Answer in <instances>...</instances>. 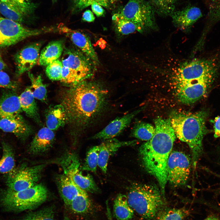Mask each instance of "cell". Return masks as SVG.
I'll use <instances>...</instances> for the list:
<instances>
[{
    "mask_svg": "<svg viewBox=\"0 0 220 220\" xmlns=\"http://www.w3.org/2000/svg\"><path fill=\"white\" fill-rule=\"evenodd\" d=\"M93 204L87 192L83 191L79 194L68 206L74 214L84 215L90 213Z\"/></svg>",
    "mask_w": 220,
    "mask_h": 220,
    "instance_id": "obj_27",
    "label": "cell"
},
{
    "mask_svg": "<svg viewBox=\"0 0 220 220\" xmlns=\"http://www.w3.org/2000/svg\"><path fill=\"white\" fill-rule=\"evenodd\" d=\"M218 74H212L187 83L173 86L177 98L180 102L186 104L196 102L206 94Z\"/></svg>",
    "mask_w": 220,
    "mask_h": 220,
    "instance_id": "obj_11",
    "label": "cell"
},
{
    "mask_svg": "<svg viewBox=\"0 0 220 220\" xmlns=\"http://www.w3.org/2000/svg\"><path fill=\"white\" fill-rule=\"evenodd\" d=\"M45 166L41 164L32 167L22 165L6 174L5 182L8 189L14 192L23 190L36 185Z\"/></svg>",
    "mask_w": 220,
    "mask_h": 220,
    "instance_id": "obj_8",
    "label": "cell"
},
{
    "mask_svg": "<svg viewBox=\"0 0 220 220\" xmlns=\"http://www.w3.org/2000/svg\"><path fill=\"white\" fill-rule=\"evenodd\" d=\"M24 0L25 1H27L28 2H32V0Z\"/></svg>",
    "mask_w": 220,
    "mask_h": 220,
    "instance_id": "obj_47",
    "label": "cell"
},
{
    "mask_svg": "<svg viewBox=\"0 0 220 220\" xmlns=\"http://www.w3.org/2000/svg\"><path fill=\"white\" fill-rule=\"evenodd\" d=\"M46 66V73L49 78L53 81H61L63 67L61 61L57 59Z\"/></svg>",
    "mask_w": 220,
    "mask_h": 220,
    "instance_id": "obj_38",
    "label": "cell"
},
{
    "mask_svg": "<svg viewBox=\"0 0 220 220\" xmlns=\"http://www.w3.org/2000/svg\"><path fill=\"white\" fill-rule=\"evenodd\" d=\"M57 184L60 196L64 203L67 206L79 194L84 191L64 174L58 177Z\"/></svg>",
    "mask_w": 220,
    "mask_h": 220,
    "instance_id": "obj_22",
    "label": "cell"
},
{
    "mask_svg": "<svg viewBox=\"0 0 220 220\" xmlns=\"http://www.w3.org/2000/svg\"><path fill=\"white\" fill-rule=\"evenodd\" d=\"M18 86V83L12 80L7 73L0 71V88L16 91Z\"/></svg>",
    "mask_w": 220,
    "mask_h": 220,
    "instance_id": "obj_39",
    "label": "cell"
},
{
    "mask_svg": "<svg viewBox=\"0 0 220 220\" xmlns=\"http://www.w3.org/2000/svg\"><path fill=\"white\" fill-rule=\"evenodd\" d=\"M0 129L4 132L13 133L22 140L26 138L31 132L30 127L20 114L0 118Z\"/></svg>",
    "mask_w": 220,
    "mask_h": 220,
    "instance_id": "obj_18",
    "label": "cell"
},
{
    "mask_svg": "<svg viewBox=\"0 0 220 220\" xmlns=\"http://www.w3.org/2000/svg\"><path fill=\"white\" fill-rule=\"evenodd\" d=\"M155 127L152 125L143 122H138L134 124L132 129L131 135L138 139L148 141L154 135Z\"/></svg>",
    "mask_w": 220,
    "mask_h": 220,
    "instance_id": "obj_30",
    "label": "cell"
},
{
    "mask_svg": "<svg viewBox=\"0 0 220 220\" xmlns=\"http://www.w3.org/2000/svg\"><path fill=\"white\" fill-rule=\"evenodd\" d=\"M95 19V17L93 13L90 10H86L83 14L82 20L84 21L92 22Z\"/></svg>",
    "mask_w": 220,
    "mask_h": 220,
    "instance_id": "obj_42",
    "label": "cell"
},
{
    "mask_svg": "<svg viewBox=\"0 0 220 220\" xmlns=\"http://www.w3.org/2000/svg\"><path fill=\"white\" fill-rule=\"evenodd\" d=\"M47 191L42 184L26 189L14 192L8 189L0 193V204L7 210L16 212L35 209L44 203Z\"/></svg>",
    "mask_w": 220,
    "mask_h": 220,
    "instance_id": "obj_5",
    "label": "cell"
},
{
    "mask_svg": "<svg viewBox=\"0 0 220 220\" xmlns=\"http://www.w3.org/2000/svg\"><path fill=\"white\" fill-rule=\"evenodd\" d=\"M204 220H220L215 215H211Z\"/></svg>",
    "mask_w": 220,
    "mask_h": 220,
    "instance_id": "obj_45",
    "label": "cell"
},
{
    "mask_svg": "<svg viewBox=\"0 0 220 220\" xmlns=\"http://www.w3.org/2000/svg\"><path fill=\"white\" fill-rule=\"evenodd\" d=\"M22 111L19 96L15 91H3L0 97V118L16 116Z\"/></svg>",
    "mask_w": 220,
    "mask_h": 220,
    "instance_id": "obj_20",
    "label": "cell"
},
{
    "mask_svg": "<svg viewBox=\"0 0 220 220\" xmlns=\"http://www.w3.org/2000/svg\"><path fill=\"white\" fill-rule=\"evenodd\" d=\"M41 46L40 42L32 43L24 47L14 55L15 74L17 77L29 71L38 63Z\"/></svg>",
    "mask_w": 220,
    "mask_h": 220,
    "instance_id": "obj_14",
    "label": "cell"
},
{
    "mask_svg": "<svg viewBox=\"0 0 220 220\" xmlns=\"http://www.w3.org/2000/svg\"><path fill=\"white\" fill-rule=\"evenodd\" d=\"M57 29L59 32L68 37L81 51L95 64L98 63L97 56L88 36L79 31L68 28L62 24L59 25Z\"/></svg>",
    "mask_w": 220,
    "mask_h": 220,
    "instance_id": "obj_16",
    "label": "cell"
},
{
    "mask_svg": "<svg viewBox=\"0 0 220 220\" xmlns=\"http://www.w3.org/2000/svg\"><path fill=\"white\" fill-rule=\"evenodd\" d=\"M116 0H71L73 12H77L96 3L107 9L112 7Z\"/></svg>",
    "mask_w": 220,
    "mask_h": 220,
    "instance_id": "obj_35",
    "label": "cell"
},
{
    "mask_svg": "<svg viewBox=\"0 0 220 220\" xmlns=\"http://www.w3.org/2000/svg\"><path fill=\"white\" fill-rule=\"evenodd\" d=\"M145 106L124 116L117 117L102 130L90 138L91 139L106 140L114 138L122 133L130 123L137 114L143 110Z\"/></svg>",
    "mask_w": 220,
    "mask_h": 220,
    "instance_id": "obj_15",
    "label": "cell"
},
{
    "mask_svg": "<svg viewBox=\"0 0 220 220\" xmlns=\"http://www.w3.org/2000/svg\"><path fill=\"white\" fill-rule=\"evenodd\" d=\"M208 115L207 111L202 110L194 113L176 112L170 118L176 137L186 143L191 150L194 167L203 153V139L208 132L205 122Z\"/></svg>",
    "mask_w": 220,
    "mask_h": 220,
    "instance_id": "obj_3",
    "label": "cell"
},
{
    "mask_svg": "<svg viewBox=\"0 0 220 220\" xmlns=\"http://www.w3.org/2000/svg\"><path fill=\"white\" fill-rule=\"evenodd\" d=\"M136 140L121 141L115 138L105 141L99 145V152L97 165L104 174L107 171L109 159L119 149L122 147L133 146L137 143Z\"/></svg>",
    "mask_w": 220,
    "mask_h": 220,
    "instance_id": "obj_17",
    "label": "cell"
},
{
    "mask_svg": "<svg viewBox=\"0 0 220 220\" xmlns=\"http://www.w3.org/2000/svg\"><path fill=\"white\" fill-rule=\"evenodd\" d=\"M106 214L108 220H114L112 217V214L111 209L109 206L108 201H106Z\"/></svg>",
    "mask_w": 220,
    "mask_h": 220,
    "instance_id": "obj_43",
    "label": "cell"
},
{
    "mask_svg": "<svg viewBox=\"0 0 220 220\" xmlns=\"http://www.w3.org/2000/svg\"><path fill=\"white\" fill-rule=\"evenodd\" d=\"M99 151V145L91 148L86 154L85 162L80 168V170L95 172L98 164Z\"/></svg>",
    "mask_w": 220,
    "mask_h": 220,
    "instance_id": "obj_36",
    "label": "cell"
},
{
    "mask_svg": "<svg viewBox=\"0 0 220 220\" xmlns=\"http://www.w3.org/2000/svg\"><path fill=\"white\" fill-rule=\"evenodd\" d=\"M64 47V42L62 40L50 42L41 51L38 64L40 65L47 66L58 59L63 52Z\"/></svg>",
    "mask_w": 220,
    "mask_h": 220,
    "instance_id": "obj_24",
    "label": "cell"
},
{
    "mask_svg": "<svg viewBox=\"0 0 220 220\" xmlns=\"http://www.w3.org/2000/svg\"><path fill=\"white\" fill-rule=\"evenodd\" d=\"M188 213V210L184 208H164L155 220H182Z\"/></svg>",
    "mask_w": 220,
    "mask_h": 220,
    "instance_id": "obj_34",
    "label": "cell"
},
{
    "mask_svg": "<svg viewBox=\"0 0 220 220\" xmlns=\"http://www.w3.org/2000/svg\"><path fill=\"white\" fill-rule=\"evenodd\" d=\"M164 195L156 186L135 183L127 196L130 207L144 220H155L164 208Z\"/></svg>",
    "mask_w": 220,
    "mask_h": 220,
    "instance_id": "obj_4",
    "label": "cell"
},
{
    "mask_svg": "<svg viewBox=\"0 0 220 220\" xmlns=\"http://www.w3.org/2000/svg\"><path fill=\"white\" fill-rule=\"evenodd\" d=\"M19 98L22 111L38 123H41L36 104L30 86L27 87Z\"/></svg>",
    "mask_w": 220,
    "mask_h": 220,
    "instance_id": "obj_25",
    "label": "cell"
},
{
    "mask_svg": "<svg viewBox=\"0 0 220 220\" xmlns=\"http://www.w3.org/2000/svg\"><path fill=\"white\" fill-rule=\"evenodd\" d=\"M28 76L31 82L30 86L35 98L43 102L47 100V90L40 75L35 76L29 72Z\"/></svg>",
    "mask_w": 220,
    "mask_h": 220,
    "instance_id": "obj_31",
    "label": "cell"
},
{
    "mask_svg": "<svg viewBox=\"0 0 220 220\" xmlns=\"http://www.w3.org/2000/svg\"><path fill=\"white\" fill-rule=\"evenodd\" d=\"M37 4L24 0H0V13L4 17L22 24L32 14Z\"/></svg>",
    "mask_w": 220,
    "mask_h": 220,
    "instance_id": "obj_13",
    "label": "cell"
},
{
    "mask_svg": "<svg viewBox=\"0 0 220 220\" xmlns=\"http://www.w3.org/2000/svg\"><path fill=\"white\" fill-rule=\"evenodd\" d=\"M207 10L208 27L220 20V0H204Z\"/></svg>",
    "mask_w": 220,
    "mask_h": 220,
    "instance_id": "obj_33",
    "label": "cell"
},
{
    "mask_svg": "<svg viewBox=\"0 0 220 220\" xmlns=\"http://www.w3.org/2000/svg\"><path fill=\"white\" fill-rule=\"evenodd\" d=\"M91 6L93 13L97 16L99 17L103 15L105 13V10L102 6L96 3H94Z\"/></svg>",
    "mask_w": 220,
    "mask_h": 220,
    "instance_id": "obj_40",
    "label": "cell"
},
{
    "mask_svg": "<svg viewBox=\"0 0 220 220\" xmlns=\"http://www.w3.org/2000/svg\"><path fill=\"white\" fill-rule=\"evenodd\" d=\"M118 13L134 23L139 32L157 28L155 11L149 2L145 0H129Z\"/></svg>",
    "mask_w": 220,
    "mask_h": 220,
    "instance_id": "obj_6",
    "label": "cell"
},
{
    "mask_svg": "<svg viewBox=\"0 0 220 220\" xmlns=\"http://www.w3.org/2000/svg\"><path fill=\"white\" fill-rule=\"evenodd\" d=\"M170 16L176 27L185 30L190 28L202 16V14L199 7L189 6L181 10H175Z\"/></svg>",
    "mask_w": 220,
    "mask_h": 220,
    "instance_id": "obj_19",
    "label": "cell"
},
{
    "mask_svg": "<svg viewBox=\"0 0 220 220\" xmlns=\"http://www.w3.org/2000/svg\"><path fill=\"white\" fill-rule=\"evenodd\" d=\"M52 28L31 29L0 13V48L14 45L28 38L52 32Z\"/></svg>",
    "mask_w": 220,
    "mask_h": 220,
    "instance_id": "obj_7",
    "label": "cell"
},
{
    "mask_svg": "<svg viewBox=\"0 0 220 220\" xmlns=\"http://www.w3.org/2000/svg\"><path fill=\"white\" fill-rule=\"evenodd\" d=\"M62 220H70V219L68 217H65Z\"/></svg>",
    "mask_w": 220,
    "mask_h": 220,
    "instance_id": "obj_46",
    "label": "cell"
},
{
    "mask_svg": "<svg viewBox=\"0 0 220 220\" xmlns=\"http://www.w3.org/2000/svg\"><path fill=\"white\" fill-rule=\"evenodd\" d=\"M2 156L0 160V174H7L15 167L14 153L12 147L5 141L2 142Z\"/></svg>",
    "mask_w": 220,
    "mask_h": 220,
    "instance_id": "obj_28",
    "label": "cell"
},
{
    "mask_svg": "<svg viewBox=\"0 0 220 220\" xmlns=\"http://www.w3.org/2000/svg\"><path fill=\"white\" fill-rule=\"evenodd\" d=\"M55 139L53 130L47 127L41 129L35 136L28 148V152L32 154L43 153L52 146Z\"/></svg>",
    "mask_w": 220,
    "mask_h": 220,
    "instance_id": "obj_21",
    "label": "cell"
},
{
    "mask_svg": "<svg viewBox=\"0 0 220 220\" xmlns=\"http://www.w3.org/2000/svg\"><path fill=\"white\" fill-rule=\"evenodd\" d=\"M134 211L130 207L126 196L119 193L115 200L113 214L117 220H131Z\"/></svg>",
    "mask_w": 220,
    "mask_h": 220,
    "instance_id": "obj_26",
    "label": "cell"
},
{
    "mask_svg": "<svg viewBox=\"0 0 220 220\" xmlns=\"http://www.w3.org/2000/svg\"><path fill=\"white\" fill-rule=\"evenodd\" d=\"M53 208H45L27 214L21 220H55Z\"/></svg>",
    "mask_w": 220,
    "mask_h": 220,
    "instance_id": "obj_37",
    "label": "cell"
},
{
    "mask_svg": "<svg viewBox=\"0 0 220 220\" xmlns=\"http://www.w3.org/2000/svg\"><path fill=\"white\" fill-rule=\"evenodd\" d=\"M182 0H148L155 13L162 16H170Z\"/></svg>",
    "mask_w": 220,
    "mask_h": 220,
    "instance_id": "obj_29",
    "label": "cell"
},
{
    "mask_svg": "<svg viewBox=\"0 0 220 220\" xmlns=\"http://www.w3.org/2000/svg\"><path fill=\"white\" fill-rule=\"evenodd\" d=\"M191 165L189 157L184 152H171L167 164V182L176 187L185 185L189 177Z\"/></svg>",
    "mask_w": 220,
    "mask_h": 220,
    "instance_id": "obj_10",
    "label": "cell"
},
{
    "mask_svg": "<svg viewBox=\"0 0 220 220\" xmlns=\"http://www.w3.org/2000/svg\"><path fill=\"white\" fill-rule=\"evenodd\" d=\"M154 123V135L141 145L139 153L145 169L156 179L164 196L167 163L176 136L170 119L157 117Z\"/></svg>",
    "mask_w": 220,
    "mask_h": 220,
    "instance_id": "obj_2",
    "label": "cell"
},
{
    "mask_svg": "<svg viewBox=\"0 0 220 220\" xmlns=\"http://www.w3.org/2000/svg\"><path fill=\"white\" fill-rule=\"evenodd\" d=\"M7 68V65L3 60L0 54V71L5 70Z\"/></svg>",
    "mask_w": 220,
    "mask_h": 220,
    "instance_id": "obj_44",
    "label": "cell"
},
{
    "mask_svg": "<svg viewBox=\"0 0 220 220\" xmlns=\"http://www.w3.org/2000/svg\"><path fill=\"white\" fill-rule=\"evenodd\" d=\"M108 92L100 83L83 81L71 86L62 95L61 103L67 123L78 131L88 127L105 110Z\"/></svg>",
    "mask_w": 220,
    "mask_h": 220,
    "instance_id": "obj_1",
    "label": "cell"
},
{
    "mask_svg": "<svg viewBox=\"0 0 220 220\" xmlns=\"http://www.w3.org/2000/svg\"><path fill=\"white\" fill-rule=\"evenodd\" d=\"M117 31L123 35H127L138 31L136 25L131 21L122 16L118 13H115L112 17Z\"/></svg>",
    "mask_w": 220,
    "mask_h": 220,
    "instance_id": "obj_32",
    "label": "cell"
},
{
    "mask_svg": "<svg viewBox=\"0 0 220 220\" xmlns=\"http://www.w3.org/2000/svg\"><path fill=\"white\" fill-rule=\"evenodd\" d=\"M53 0L55 1V0Z\"/></svg>",
    "mask_w": 220,
    "mask_h": 220,
    "instance_id": "obj_48",
    "label": "cell"
},
{
    "mask_svg": "<svg viewBox=\"0 0 220 220\" xmlns=\"http://www.w3.org/2000/svg\"><path fill=\"white\" fill-rule=\"evenodd\" d=\"M47 127L54 130L63 126L67 123L66 113L61 104L49 107L46 114Z\"/></svg>",
    "mask_w": 220,
    "mask_h": 220,
    "instance_id": "obj_23",
    "label": "cell"
},
{
    "mask_svg": "<svg viewBox=\"0 0 220 220\" xmlns=\"http://www.w3.org/2000/svg\"><path fill=\"white\" fill-rule=\"evenodd\" d=\"M213 123L214 124V137L220 138V116L215 118Z\"/></svg>",
    "mask_w": 220,
    "mask_h": 220,
    "instance_id": "obj_41",
    "label": "cell"
},
{
    "mask_svg": "<svg viewBox=\"0 0 220 220\" xmlns=\"http://www.w3.org/2000/svg\"><path fill=\"white\" fill-rule=\"evenodd\" d=\"M58 162L64 174L82 189L92 193L99 192L92 176L90 174L84 175L80 171L79 161L75 154L68 153L60 159Z\"/></svg>",
    "mask_w": 220,
    "mask_h": 220,
    "instance_id": "obj_9",
    "label": "cell"
},
{
    "mask_svg": "<svg viewBox=\"0 0 220 220\" xmlns=\"http://www.w3.org/2000/svg\"><path fill=\"white\" fill-rule=\"evenodd\" d=\"M63 66L73 71L83 81L91 77L95 64L79 50L65 49L62 58Z\"/></svg>",
    "mask_w": 220,
    "mask_h": 220,
    "instance_id": "obj_12",
    "label": "cell"
}]
</instances>
